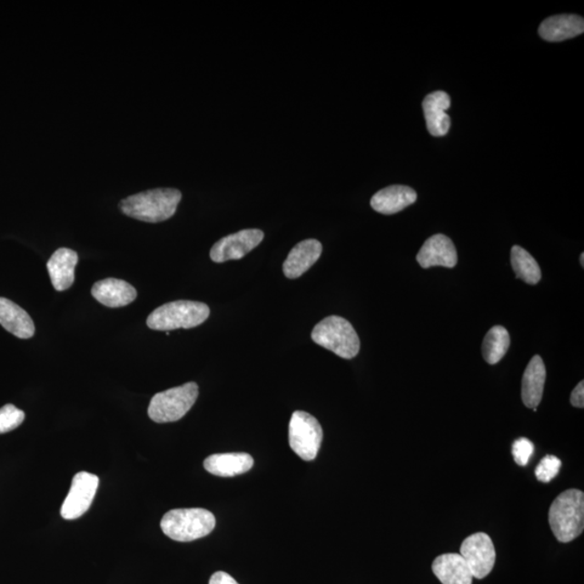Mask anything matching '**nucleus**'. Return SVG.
<instances>
[{
    "mask_svg": "<svg viewBox=\"0 0 584 584\" xmlns=\"http://www.w3.org/2000/svg\"><path fill=\"white\" fill-rule=\"evenodd\" d=\"M460 555L466 559L476 579H484L489 576L496 563L495 546L491 538L484 532L468 537L462 543Z\"/></svg>",
    "mask_w": 584,
    "mask_h": 584,
    "instance_id": "obj_9",
    "label": "nucleus"
},
{
    "mask_svg": "<svg viewBox=\"0 0 584 584\" xmlns=\"http://www.w3.org/2000/svg\"><path fill=\"white\" fill-rule=\"evenodd\" d=\"M560 467L561 461L558 457L548 455L538 464L536 468V478L539 481H542V483H549V481L557 478Z\"/></svg>",
    "mask_w": 584,
    "mask_h": 584,
    "instance_id": "obj_25",
    "label": "nucleus"
},
{
    "mask_svg": "<svg viewBox=\"0 0 584 584\" xmlns=\"http://www.w3.org/2000/svg\"><path fill=\"white\" fill-rule=\"evenodd\" d=\"M322 252V246L319 241L305 240L299 243L298 245L292 249L285 262H283V274L288 279H298V277L302 276L306 271L311 269L312 265L316 263Z\"/></svg>",
    "mask_w": 584,
    "mask_h": 584,
    "instance_id": "obj_13",
    "label": "nucleus"
},
{
    "mask_svg": "<svg viewBox=\"0 0 584 584\" xmlns=\"http://www.w3.org/2000/svg\"><path fill=\"white\" fill-rule=\"evenodd\" d=\"M549 526L559 542L575 540L584 529V495L569 490L555 499L549 512Z\"/></svg>",
    "mask_w": 584,
    "mask_h": 584,
    "instance_id": "obj_2",
    "label": "nucleus"
},
{
    "mask_svg": "<svg viewBox=\"0 0 584 584\" xmlns=\"http://www.w3.org/2000/svg\"><path fill=\"white\" fill-rule=\"evenodd\" d=\"M417 261L423 269L433 268V266L452 269L457 265L458 254L450 237L436 234L423 243Z\"/></svg>",
    "mask_w": 584,
    "mask_h": 584,
    "instance_id": "obj_11",
    "label": "nucleus"
},
{
    "mask_svg": "<svg viewBox=\"0 0 584 584\" xmlns=\"http://www.w3.org/2000/svg\"><path fill=\"white\" fill-rule=\"evenodd\" d=\"M264 233L258 229H248L221 238L211 251V258L215 263L230 260H240L258 247L263 241Z\"/></svg>",
    "mask_w": 584,
    "mask_h": 584,
    "instance_id": "obj_10",
    "label": "nucleus"
},
{
    "mask_svg": "<svg viewBox=\"0 0 584 584\" xmlns=\"http://www.w3.org/2000/svg\"><path fill=\"white\" fill-rule=\"evenodd\" d=\"M450 105V96L445 92H436L425 96L423 113L429 133L433 137H443L450 132L451 122L446 111Z\"/></svg>",
    "mask_w": 584,
    "mask_h": 584,
    "instance_id": "obj_12",
    "label": "nucleus"
},
{
    "mask_svg": "<svg viewBox=\"0 0 584 584\" xmlns=\"http://www.w3.org/2000/svg\"><path fill=\"white\" fill-rule=\"evenodd\" d=\"M580 262H581L582 268H584V254L583 253H581V256H580Z\"/></svg>",
    "mask_w": 584,
    "mask_h": 584,
    "instance_id": "obj_29",
    "label": "nucleus"
},
{
    "mask_svg": "<svg viewBox=\"0 0 584 584\" xmlns=\"http://www.w3.org/2000/svg\"><path fill=\"white\" fill-rule=\"evenodd\" d=\"M77 263V252L69 248H60L51 256L47 269L56 292L67 291L73 285Z\"/></svg>",
    "mask_w": 584,
    "mask_h": 584,
    "instance_id": "obj_16",
    "label": "nucleus"
},
{
    "mask_svg": "<svg viewBox=\"0 0 584 584\" xmlns=\"http://www.w3.org/2000/svg\"><path fill=\"white\" fill-rule=\"evenodd\" d=\"M100 480L98 476L79 472L72 480L69 495L61 508V516L65 520H76L86 513L92 507Z\"/></svg>",
    "mask_w": 584,
    "mask_h": 584,
    "instance_id": "obj_8",
    "label": "nucleus"
},
{
    "mask_svg": "<svg viewBox=\"0 0 584 584\" xmlns=\"http://www.w3.org/2000/svg\"><path fill=\"white\" fill-rule=\"evenodd\" d=\"M25 419V411L8 404L0 408V434L8 433L19 428Z\"/></svg>",
    "mask_w": 584,
    "mask_h": 584,
    "instance_id": "obj_24",
    "label": "nucleus"
},
{
    "mask_svg": "<svg viewBox=\"0 0 584 584\" xmlns=\"http://www.w3.org/2000/svg\"><path fill=\"white\" fill-rule=\"evenodd\" d=\"M571 405L577 408L584 407V382L581 381L577 385L574 391H572L570 396Z\"/></svg>",
    "mask_w": 584,
    "mask_h": 584,
    "instance_id": "obj_27",
    "label": "nucleus"
},
{
    "mask_svg": "<svg viewBox=\"0 0 584 584\" xmlns=\"http://www.w3.org/2000/svg\"><path fill=\"white\" fill-rule=\"evenodd\" d=\"M183 200L175 189H155L124 198L119 209L130 218L147 223H163L173 217Z\"/></svg>",
    "mask_w": 584,
    "mask_h": 584,
    "instance_id": "obj_1",
    "label": "nucleus"
},
{
    "mask_svg": "<svg viewBox=\"0 0 584 584\" xmlns=\"http://www.w3.org/2000/svg\"><path fill=\"white\" fill-rule=\"evenodd\" d=\"M198 398V385L189 382L157 393L149 406V417L156 423L175 422L190 411Z\"/></svg>",
    "mask_w": 584,
    "mask_h": 584,
    "instance_id": "obj_6",
    "label": "nucleus"
},
{
    "mask_svg": "<svg viewBox=\"0 0 584 584\" xmlns=\"http://www.w3.org/2000/svg\"><path fill=\"white\" fill-rule=\"evenodd\" d=\"M211 315L205 303L180 300L163 304L152 312L146 324L153 331L170 332L174 329H190L200 326Z\"/></svg>",
    "mask_w": 584,
    "mask_h": 584,
    "instance_id": "obj_4",
    "label": "nucleus"
},
{
    "mask_svg": "<svg viewBox=\"0 0 584 584\" xmlns=\"http://www.w3.org/2000/svg\"><path fill=\"white\" fill-rule=\"evenodd\" d=\"M0 325L20 339H30L35 333V325L27 312L5 298H0Z\"/></svg>",
    "mask_w": 584,
    "mask_h": 584,
    "instance_id": "obj_21",
    "label": "nucleus"
},
{
    "mask_svg": "<svg viewBox=\"0 0 584 584\" xmlns=\"http://www.w3.org/2000/svg\"><path fill=\"white\" fill-rule=\"evenodd\" d=\"M322 429L317 419L305 411H294L289 423V445L305 461H312L320 451Z\"/></svg>",
    "mask_w": 584,
    "mask_h": 584,
    "instance_id": "obj_7",
    "label": "nucleus"
},
{
    "mask_svg": "<svg viewBox=\"0 0 584 584\" xmlns=\"http://www.w3.org/2000/svg\"><path fill=\"white\" fill-rule=\"evenodd\" d=\"M510 334L506 328L495 326L487 332L483 342V357L490 365L498 364L510 348Z\"/></svg>",
    "mask_w": 584,
    "mask_h": 584,
    "instance_id": "obj_23",
    "label": "nucleus"
},
{
    "mask_svg": "<svg viewBox=\"0 0 584 584\" xmlns=\"http://www.w3.org/2000/svg\"><path fill=\"white\" fill-rule=\"evenodd\" d=\"M535 446L530 440L521 438L516 440L512 446V453L514 460L520 467H525L529 464L532 453H534Z\"/></svg>",
    "mask_w": 584,
    "mask_h": 584,
    "instance_id": "obj_26",
    "label": "nucleus"
},
{
    "mask_svg": "<svg viewBox=\"0 0 584 584\" xmlns=\"http://www.w3.org/2000/svg\"><path fill=\"white\" fill-rule=\"evenodd\" d=\"M547 371L540 356L532 357L521 381V399L527 408L536 410L540 404L546 384Z\"/></svg>",
    "mask_w": 584,
    "mask_h": 584,
    "instance_id": "obj_20",
    "label": "nucleus"
},
{
    "mask_svg": "<svg viewBox=\"0 0 584 584\" xmlns=\"http://www.w3.org/2000/svg\"><path fill=\"white\" fill-rule=\"evenodd\" d=\"M209 584H238L233 577L224 571L215 572L209 580Z\"/></svg>",
    "mask_w": 584,
    "mask_h": 584,
    "instance_id": "obj_28",
    "label": "nucleus"
},
{
    "mask_svg": "<svg viewBox=\"0 0 584 584\" xmlns=\"http://www.w3.org/2000/svg\"><path fill=\"white\" fill-rule=\"evenodd\" d=\"M92 294L96 302L107 306V308H123L134 302L137 298V291L129 282L106 279L95 282Z\"/></svg>",
    "mask_w": 584,
    "mask_h": 584,
    "instance_id": "obj_15",
    "label": "nucleus"
},
{
    "mask_svg": "<svg viewBox=\"0 0 584 584\" xmlns=\"http://www.w3.org/2000/svg\"><path fill=\"white\" fill-rule=\"evenodd\" d=\"M511 263L516 279L524 281L530 285H537L541 280L540 266L529 252L520 246H514L511 251Z\"/></svg>",
    "mask_w": 584,
    "mask_h": 584,
    "instance_id": "obj_22",
    "label": "nucleus"
},
{
    "mask_svg": "<svg viewBox=\"0 0 584 584\" xmlns=\"http://www.w3.org/2000/svg\"><path fill=\"white\" fill-rule=\"evenodd\" d=\"M584 32V20L576 15L549 16L539 27V35L544 41L558 43L581 35Z\"/></svg>",
    "mask_w": 584,
    "mask_h": 584,
    "instance_id": "obj_17",
    "label": "nucleus"
},
{
    "mask_svg": "<svg viewBox=\"0 0 584 584\" xmlns=\"http://www.w3.org/2000/svg\"><path fill=\"white\" fill-rule=\"evenodd\" d=\"M203 467L215 476L232 478L252 470L253 458L245 452L215 453L206 459Z\"/></svg>",
    "mask_w": 584,
    "mask_h": 584,
    "instance_id": "obj_19",
    "label": "nucleus"
},
{
    "mask_svg": "<svg viewBox=\"0 0 584 584\" xmlns=\"http://www.w3.org/2000/svg\"><path fill=\"white\" fill-rule=\"evenodd\" d=\"M163 534L174 541L190 542L208 536L214 530V515L205 509H174L161 521Z\"/></svg>",
    "mask_w": 584,
    "mask_h": 584,
    "instance_id": "obj_3",
    "label": "nucleus"
},
{
    "mask_svg": "<svg viewBox=\"0 0 584 584\" xmlns=\"http://www.w3.org/2000/svg\"><path fill=\"white\" fill-rule=\"evenodd\" d=\"M312 340L345 360L354 359L361 349L355 329L340 316H329L319 322L312 332Z\"/></svg>",
    "mask_w": 584,
    "mask_h": 584,
    "instance_id": "obj_5",
    "label": "nucleus"
},
{
    "mask_svg": "<svg viewBox=\"0 0 584 584\" xmlns=\"http://www.w3.org/2000/svg\"><path fill=\"white\" fill-rule=\"evenodd\" d=\"M417 193L406 185H391L379 191L371 201L374 211L382 214H394L410 207L417 201Z\"/></svg>",
    "mask_w": 584,
    "mask_h": 584,
    "instance_id": "obj_14",
    "label": "nucleus"
},
{
    "mask_svg": "<svg viewBox=\"0 0 584 584\" xmlns=\"http://www.w3.org/2000/svg\"><path fill=\"white\" fill-rule=\"evenodd\" d=\"M432 570L443 584H472L473 575L460 553H447L436 558Z\"/></svg>",
    "mask_w": 584,
    "mask_h": 584,
    "instance_id": "obj_18",
    "label": "nucleus"
}]
</instances>
